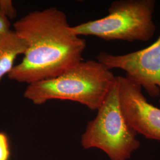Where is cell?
Returning a JSON list of instances; mask_svg holds the SVG:
<instances>
[{
    "label": "cell",
    "mask_w": 160,
    "mask_h": 160,
    "mask_svg": "<svg viewBox=\"0 0 160 160\" xmlns=\"http://www.w3.org/2000/svg\"><path fill=\"white\" fill-rule=\"evenodd\" d=\"M27 49L7 75L28 85L55 78L82 61L84 39L75 34L64 12L56 7L30 12L13 24Z\"/></svg>",
    "instance_id": "6da1fadb"
},
{
    "label": "cell",
    "mask_w": 160,
    "mask_h": 160,
    "mask_svg": "<svg viewBox=\"0 0 160 160\" xmlns=\"http://www.w3.org/2000/svg\"><path fill=\"white\" fill-rule=\"evenodd\" d=\"M116 78L100 62L82 60L55 78L29 84L24 96L37 105L51 100H70L97 110Z\"/></svg>",
    "instance_id": "7a4b0ae2"
},
{
    "label": "cell",
    "mask_w": 160,
    "mask_h": 160,
    "mask_svg": "<svg viewBox=\"0 0 160 160\" xmlns=\"http://www.w3.org/2000/svg\"><path fill=\"white\" fill-rule=\"evenodd\" d=\"M155 0H118L112 2L106 16L71 26L77 36H93L104 40L148 42L156 30Z\"/></svg>",
    "instance_id": "3957f363"
},
{
    "label": "cell",
    "mask_w": 160,
    "mask_h": 160,
    "mask_svg": "<svg viewBox=\"0 0 160 160\" xmlns=\"http://www.w3.org/2000/svg\"><path fill=\"white\" fill-rule=\"evenodd\" d=\"M97 111L82 135V147L100 149L111 160L129 159L140 142L136 138L137 133L128 125L120 108L118 78Z\"/></svg>",
    "instance_id": "277c9868"
},
{
    "label": "cell",
    "mask_w": 160,
    "mask_h": 160,
    "mask_svg": "<svg viewBox=\"0 0 160 160\" xmlns=\"http://www.w3.org/2000/svg\"><path fill=\"white\" fill-rule=\"evenodd\" d=\"M96 58L97 61L110 70L125 71L126 77L143 88L150 97H160V35L154 43L145 49L123 55L101 52Z\"/></svg>",
    "instance_id": "5b68a950"
},
{
    "label": "cell",
    "mask_w": 160,
    "mask_h": 160,
    "mask_svg": "<svg viewBox=\"0 0 160 160\" xmlns=\"http://www.w3.org/2000/svg\"><path fill=\"white\" fill-rule=\"evenodd\" d=\"M120 108L128 125L148 139L160 141V109L149 103L142 87L126 77H117Z\"/></svg>",
    "instance_id": "8992f818"
},
{
    "label": "cell",
    "mask_w": 160,
    "mask_h": 160,
    "mask_svg": "<svg viewBox=\"0 0 160 160\" xmlns=\"http://www.w3.org/2000/svg\"><path fill=\"white\" fill-rule=\"evenodd\" d=\"M26 49V43L13 30L0 35V82L14 67L16 58L24 55Z\"/></svg>",
    "instance_id": "52a82bcc"
},
{
    "label": "cell",
    "mask_w": 160,
    "mask_h": 160,
    "mask_svg": "<svg viewBox=\"0 0 160 160\" xmlns=\"http://www.w3.org/2000/svg\"><path fill=\"white\" fill-rule=\"evenodd\" d=\"M0 12L9 20L17 16V11L10 0H0Z\"/></svg>",
    "instance_id": "ba28073f"
},
{
    "label": "cell",
    "mask_w": 160,
    "mask_h": 160,
    "mask_svg": "<svg viewBox=\"0 0 160 160\" xmlns=\"http://www.w3.org/2000/svg\"><path fill=\"white\" fill-rule=\"evenodd\" d=\"M10 148L8 138L3 132H0V160H8Z\"/></svg>",
    "instance_id": "9c48e42d"
},
{
    "label": "cell",
    "mask_w": 160,
    "mask_h": 160,
    "mask_svg": "<svg viewBox=\"0 0 160 160\" xmlns=\"http://www.w3.org/2000/svg\"><path fill=\"white\" fill-rule=\"evenodd\" d=\"M10 30V20L0 12V35Z\"/></svg>",
    "instance_id": "30bf717a"
}]
</instances>
